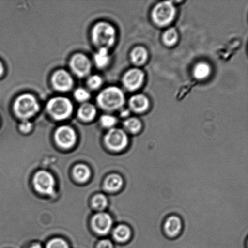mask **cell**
<instances>
[{"label": "cell", "mask_w": 248, "mask_h": 248, "mask_svg": "<svg viewBox=\"0 0 248 248\" xmlns=\"http://www.w3.org/2000/svg\"><path fill=\"white\" fill-rule=\"evenodd\" d=\"M48 113L57 120L69 118L73 111V105L69 99L57 97L51 99L47 104Z\"/></svg>", "instance_id": "cell-4"}, {"label": "cell", "mask_w": 248, "mask_h": 248, "mask_svg": "<svg viewBox=\"0 0 248 248\" xmlns=\"http://www.w3.org/2000/svg\"><path fill=\"white\" fill-rule=\"evenodd\" d=\"M34 186L41 193L52 194L54 191L55 181L53 176L47 171L37 172L34 177Z\"/></svg>", "instance_id": "cell-7"}, {"label": "cell", "mask_w": 248, "mask_h": 248, "mask_svg": "<svg viewBox=\"0 0 248 248\" xmlns=\"http://www.w3.org/2000/svg\"><path fill=\"white\" fill-rule=\"evenodd\" d=\"M29 248H41V246L40 244H35L31 245V247H29Z\"/></svg>", "instance_id": "cell-32"}, {"label": "cell", "mask_w": 248, "mask_h": 248, "mask_svg": "<svg viewBox=\"0 0 248 248\" xmlns=\"http://www.w3.org/2000/svg\"><path fill=\"white\" fill-rule=\"evenodd\" d=\"M32 125L31 123L27 120H24L19 125V129L23 133H28L31 130Z\"/></svg>", "instance_id": "cell-29"}, {"label": "cell", "mask_w": 248, "mask_h": 248, "mask_svg": "<svg viewBox=\"0 0 248 248\" xmlns=\"http://www.w3.org/2000/svg\"><path fill=\"white\" fill-rule=\"evenodd\" d=\"M107 146L114 152H121L128 145V138L126 133L120 128L111 129L105 138Z\"/></svg>", "instance_id": "cell-6"}, {"label": "cell", "mask_w": 248, "mask_h": 248, "mask_svg": "<svg viewBox=\"0 0 248 248\" xmlns=\"http://www.w3.org/2000/svg\"><path fill=\"white\" fill-rule=\"evenodd\" d=\"M75 98L80 102H85L90 98V93L86 89L79 88L75 91L74 93Z\"/></svg>", "instance_id": "cell-25"}, {"label": "cell", "mask_w": 248, "mask_h": 248, "mask_svg": "<svg viewBox=\"0 0 248 248\" xmlns=\"http://www.w3.org/2000/svg\"><path fill=\"white\" fill-rule=\"evenodd\" d=\"M132 230L128 225H118L113 231V237L119 243H126L132 238Z\"/></svg>", "instance_id": "cell-15"}, {"label": "cell", "mask_w": 248, "mask_h": 248, "mask_svg": "<svg viewBox=\"0 0 248 248\" xmlns=\"http://www.w3.org/2000/svg\"><path fill=\"white\" fill-rule=\"evenodd\" d=\"M70 67L73 72L78 77H84L91 72V62L86 56L82 54H77L70 60Z\"/></svg>", "instance_id": "cell-8"}, {"label": "cell", "mask_w": 248, "mask_h": 248, "mask_svg": "<svg viewBox=\"0 0 248 248\" xmlns=\"http://www.w3.org/2000/svg\"><path fill=\"white\" fill-rule=\"evenodd\" d=\"M131 57L134 64L138 65H142L147 60V51L144 47L140 46L134 48L131 52Z\"/></svg>", "instance_id": "cell-18"}, {"label": "cell", "mask_w": 248, "mask_h": 248, "mask_svg": "<svg viewBox=\"0 0 248 248\" xmlns=\"http://www.w3.org/2000/svg\"><path fill=\"white\" fill-rule=\"evenodd\" d=\"M94 62L97 66L99 68H104L107 66L110 60L108 50L106 48H100L98 52L94 55Z\"/></svg>", "instance_id": "cell-20"}, {"label": "cell", "mask_w": 248, "mask_h": 248, "mask_svg": "<svg viewBox=\"0 0 248 248\" xmlns=\"http://www.w3.org/2000/svg\"><path fill=\"white\" fill-rule=\"evenodd\" d=\"M52 83L58 91L66 92L72 89L74 81L70 75L65 70H60L53 75Z\"/></svg>", "instance_id": "cell-11"}, {"label": "cell", "mask_w": 248, "mask_h": 248, "mask_svg": "<svg viewBox=\"0 0 248 248\" xmlns=\"http://www.w3.org/2000/svg\"><path fill=\"white\" fill-rule=\"evenodd\" d=\"M176 9L171 1H164L155 6L152 16L155 24L159 26H166L173 20Z\"/></svg>", "instance_id": "cell-5"}, {"label": "cell", "mask_w": 248, "mask_h": 248, "mask_svg": "<svg viewBox=\"0 0 248 248\" xmlns=\"http://www.w3.org/2000/svg\"><path fill=\"white\" fill-rule=\"evenodd\" d=\"M55 140L61 147L69 148L76 142L77 136L74 130L67 126H61L55 133Z\"/></svg>", "instance_id": "cell-10"}, {"label": "cell", "mask_w": 248, "mask_h": 248, "mask_svg": "<svg viewBox=\"0 0 248 248\" xmlns=\"http://www.w3.org/2000/svg\"><path fill=\"white\" fill-rule=\"evenodd\" d=\"M47 248H69L66 242L62 239H55L48 243Z\"/></svg>", "instance_id": "cell-28"}, {"label": "cell", "mask_w": 248, "mask_h": 248, "mask_svg": "<svg viewBox=\"0 0 248 248\" xmlns=\"http://www.w3.org/2000/svg\"><path fill=\"white\" fill-rule=\"evenodd\" d=\"M4 72V67L3 65H2V62H0V77L1 76L2 74H3Z\"/></svg>", "instance_id": "cell-31"}, {"label": "cell", "mask_w": 248, "mask_h": 248, "mask_svg": "<svg viewBox=\"0 0 248 248\" xmlns=\"http://www.w3.org/2000/svg\"><path fill=\"white\" fill-rule=\"evenodd\" d=\"M124 125L126 131L133 134L140 132L142 127V123H141L140 120L135 118L128 119L127 120L125 121Z\"/></svg>", "instance_id": "cell-21"}, {"label": "cell", "mask_w": 248, "mask_h": 248, "mask_svg": "<svg viewBox=\"0 0 248 248\" xmlns=\"http://www.w3.org/2000/svg\"><path fill=\"white\" fill-rule=\"evenodd\" d=\"M178 38L177 31L174 28L169 29L163 36V40H164L165 45L168 46H172L176 43Z\"/></svg>", "instance_id": "cell-23"}, {"label": "cell", "mask_w": 248, "mask_h": 248, "mask_svg": "<svg viewBox=\"0 0 248 248\" xmlns=\"http://www.w3.org/2000/svg\"><path fill=\"white\" fill-rule=\"evenodd\" d=\"M116 31L110 24L101 22L96 24L92 30V40L97 47L108 49L115 43Z\"/></svg>", "instance_id": "cell-1"}, {"label": "cell", "mask_w": 248, "mask_h": 248, "mask_svg": "<svg viewBox=\"0 0 248 248\" xmlns=\"http://www.w3.org/2000/svg\"><path fill=\"white\" fill-rule=\"evenodd\" d=\"M97 99L101 108L107 110H115L123 106L125 96L120 89L110 87L102 91Z\"/></svg>", "instance_id": "cell-2"}, {"label": "cell", "mask_w": 248, "mask_h": 248, "mask_svg": "<svg viewBox=\"0 0 248 248\" xmlns=\"http://www.w3.org/2000/svg\"><path fill=\"white\" fill-rule=\"evenodd\" d=\"M40 109V106L35 97L24 94L16 99L14 104L15 113L19 118L27 120L35 115Z\"/></svg>", "instance_id": "cell-3"}, {"label": "cell", "mask_w": 248, "mask_h": 248, "mask_svg": "<svg viewBox=\"0 0 248 248\" xmlns=\"http://www.w3.org/2000/svg\"><path fill=\"white\" fill-rule=\"evenodd\" d=\"M183 230V222L178 216L171 215L165 219L163 230L166 236L171 239L179 237Z\"/></svg>", "instance_id": "cell-9"}, {"label": "cell", "mask_w": 248, "mask_h": 248, "mask_svg": "<svg viewBox=\"0 0 248 248\" xmlns=\"http://www.w3.org/2000/svg\"><path fill=\"white\" fill-rule=\"evenodd\" d=\"M144 74L140 69H133L128 70L124 77V84L125 86L130 91L140 88L142 85Z\"/></svg>", "instance_id": "cell-12"}, {"label": "cell", "mask_w": 248, "mask_h": 248, "mask_svg": "<svg viewBox=\"0 0 248 248\" xmlns=\"http://www.w3.org/2000/svg\"><path fill=\"white\" fill-rule=\"evenodd\" d=\"M124 180L122 176L118 174H110L107 177L104 183L106 190L110 192H116L123 188Z\"/></svg>", "instance_id": "cell-16"}, {"label": "cell", "mask_w": 248, "mask_h": 248, "mask_svg": "<svg viewBox=\"0 0 248 248\" xmlns=\"http://www.w3.org/2000/svg\"><path fill=\"white\" fill-rule=\"evenodd\" d=\"M103 84L101 78L98 76V75H93L89 78L88 81H87V84H88L90 88L92 89H97L101 87Z\"/></svg>", "instance_id": "cell-26"}, {"label": "cell", "mask_w": 248, "mask_h": 248, "mask_svg": "<svg viewBox=\"0 0 248 248\" xmlns=\"http://www.w3.org/2000/svg\"><path fill=\"white\" fill-rule=\"evenodd\" d=\"M93 207L98 210H103L108 206V199L102 194L96 196L92 201Z\"/></svg>", "instance_id": "cell-24"}, {"label": "cell", "mask_w": 248, "mask_h": 248, "mask_svg": "<svg viewBox=\"0 0 248 248\" xmlns=\"http://www.w3.org/2000/svg\"><path fill=\"white\" fill-rule=\"evenodd\" d=\"M74 175L75 179L79 182H86L91 176V171L88 167L84 165H78L75 167Z\"/></svg>", "instance_id": "cell-19"}, {"label": "cell", "mask_w": 248, "mask_h": 248, "mask_svg": "<svg viewBox=\"0 0 248 248\" xmlns=\"http://www.w3.org/2000/svg\"><path fill=\"white\" fill-rule=\"evenodd\" d=\"M129 104L134 111L141 113L147 110L149 106V101L145 96L137 94L131 97Z\"/></svg>", "instance_id": "cell-14"}, {"label": "cell", "mask_w": 248, "mask_h": 248, "mask_svg": "<svg viewBox=\"0 0 248 248\" xmlns=\"http://www.w3.org/2000/svg\"><path fill=\"white\" fill-rule=\"evenodd\" d=\"M112 224V218L106 213H99L94 216L92 220L93 229L100 234H108Z\"/></svg>", "instance_id": "cell-13"}, {"label": "cell", "mask_w": 248, "mask_h": 248, "mask_svg": "<svg viewBox=\"0 0 248 248\" xmlns=\"http://www.w3.org/2000/svg\"><path fill=\"white\" fill-rule=\"evenodd\" d=\"M78 115L82 120L91 121L95 117L96 109L92 104L85 103L79 108Z\"/></svg>", "instance_id": "cell-17"}, {"label": "cell", "mask_w": 248, "mask_h": 248, "mask_svg": "<svg viewBox=\"0 0 248 248\" xmlns=\"http://www.w3.org/2000/svg\"><path fill=\"white\" fill-rule=\"evenodd\" d=\"M97 248H113V245L110 240H104L99 243Z\"/></svg>", "instance_id": "cell-30"}, {"label": "cell", "mask_w": 248, "mask_h": 248, "mask_svg": "<svg viewBox=\"0 0 248 248\" xmlns=\"http://www.w3.org/2000/svg\"><path fill=\"white\" fill-rule=\"evenodd\" d=\"M101 123L104 127L111 128L115 125L116 120L113 116L103 115L101 118Z\"/></svg>", "instance_id": "cell-27"}, {"label": "cell", "mask_w": 248, "mask_h": 248, "mask_svg": "<svg viewBox=\"0 0 248 248\" xmlns=\"http://www.w3.org/2000/svg\"><path fill=\"white\" fill-rule=\"evenodd\" d=\"M210 67L206 63L201 62L196 65L194 70V77L198 79H203L210 74Z\"/></svg>", "instance_id": "cell-22"}]
</instances>
